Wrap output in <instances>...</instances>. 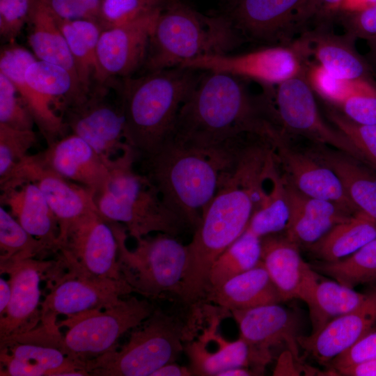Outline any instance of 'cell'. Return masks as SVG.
I'll return each instance as SVG.
<instances>
[{
	"mask_svg": "<svg viewBox=\"0 0 376 376\" xmlns=\"http://www.w3.org/2000/svg\"><path fill=\"white\" fill-rule=\"evenodd\" d=\"M39 240L28 233L8 212L0 205V262L37 258L49 252Z\"/></svg>",
	"mask_w": 376,
	"mask_h": 376,
	"instance_id": "cell-41",
	"label": "cell"
},
{
	"mask_svg": "<svg viewBox=\"0 0 376 376\" xmlns=\"http://www.w3.org/2000/svg\"><path fill=\"white\" fill-rule=\"evenodd\" d=\"M376 238V224L361 212L334 226L308 249L320 261L344 258Z\"/></svg>",
	"mask_w": 376,
	"mask_h": 376,
	"instance_id": "cell-35",
	"label": "cell"
},
{
	"mask_svg": "<svg viewBox=\"0 0 376 376\" xmlns=\"http://www.w3.org/2000/svg\"><path fill=\"white\" fill-rule=\"evenodd\" d=\"M54 17L72 56L80 88L88 96L91 92L92 81H97L98 78L97 47L102 29L93 21Z\"/></svg>",
	"mask_w": 376,
	"mask_h": 376,
	"instance_id": "cell-34",
	"label": "cell"
},
{
	"mask_svg": "<svg viewBox=\"0 0 376 376\" xmlns=\"http://www.w3.org/2000/svg\"><path fill=\"white\" fill-rule=\"evenodd\" d=\"M162 10L102 30L97 47V81L103 84L112 77H132L143 67L150 36Z\"/></svg>",
	"mask_w": 376,
	"mask_h": 376,
	"instance_id": "cell-18",
	"label": "cell"
},
{
	"mask_svg": "<svg viewBox=\"0 0 376 376\" xmlns=\"http://www.w3.org/2000/svg\"><path fill=\"white\" fill-rule=\"evenodd\" d=\"M57 261L31 258L0 262L1 274H7L11 298L0 317V342L36 328L41 320L40 282Z\"/></svg>",
	"mask_w": 376,
	"mask_h": 376,
	"instance_id": "cell-14",
	"label": "cell"
},
{
	"mask_svg": "<svg viewBox=\"0 0 376 376\" xmlns=\"http://www.w3.org/2000/svg\"><path fill=\"white\" fill-rule=\"evenodd\" d=\"M56 17L66 20L87 19L99 24L101 0H42Z\"/></svg>",
	"mask_w": 376,
	"mask_h": 376,
	"instance_id": "cell-48",
	"label": "cell"
},
{
	"mask_svg": "<svg viewBox=\"0 0 376 376\" xmlns=\"http://www.w3.org/2000/svg\"><path fill=\"white\" fill-rule=\"evenodd\" d=\"M36 60L29 50L12 42L1 50L0 72L15 85L48 146L66 135L68 128L63 116L52 109V103L54 102L33 89L26 81V69Z\"/></svg>",
	"mask_w": 376,
	"mask_h": 376,
	"instance_id": "cell-25",
	"label": "cell"
},
{
	"mask_svg": "<svg viewBox=\"0 0 376 376\" xmlns=\"http://www.w3.org/2000/svg\"><path fill=\"white\" fill-rule=\"evenodd\" d=\"M317 272L351 288L376 281V238L351 255L332 262L310 264Z\"/></svg>",
	"mask_w": 376,
	"mask_h": 376,
	"instance_id": "cell-39",
	"label": "cell"
},
{
	"mask_svg": "<svg viewBox=\"0 0 376 376\" xmlns=\"http://www.w3.org/2000/svg\"><path fill=\"white\" fill-rule=\"evenodd\" d=\"M304 0H230L224 14L245 42H293L295 17Z\"/></svg>",
	"mask_w": 376,
	"mask_h": 376,
	"instance_id": "cell-16",
	"label": "cell"
},
{
	"mask_svg": "<svg viewBox=\"0 0 376 376\" xmlns=\"http://www.w3.org/2000/svg\"><path fill=\"white\" fill-rule=\"evenodd\" d=\"M343 1L304 0L295 17L297 34L317 28L332 29Z\"/></svg>",
	"mask_w": 376,
	"mask_h": 376,
	"instance_id": "cell-46",
	"label": "cell"
},
{
	"mask_svg": "<svg viewBox=\"0 0 376 376\" xmlns=\"http://www.w3.org/2000/svg\"><path fill=\"white\" fill-rule=\"evenodd\" d=\"M260 261L283 301L301 299L315 271L302 258L299 246L278 233L261 238Z\"/></svg>",
	"mask_w": 376,
	"mask_h": 376,
	"instance_id": "cell-28",
	"label": "cell"
},
{
	"mask_svg": "<svg viewBox=\"0 0 376 376\" xmlns=\"http://www.w3.org/2000/svg\"><path fill=\"white\" fill-rule=\"evenodd\" d=\"M217 348L209 350L198 338L185 345L193 375L218 376L222 371L237 367L247 368L252 363L251 351L241 338L228 341L217 332Z\"/></svg>",
	"mask_w": 376,
	"mask_h": 376,
	"instance_id": "cell-36",
	"label": "cell"
},
{
	"mask_svg": "<svg viewBox=\"0 0 376 376\" xmlns=\"http://www.w3.org/2000/svg\"><path fill=\"white\" fill-rule=\"evenodd\" d=\"M1 376H47L40 367L0 351Z\"/></svg>",
	"mask_w": 376,
	"mask_h": 376,
	"instance_id": "cell-52",
	"label": "cell"
},
{
	"mask_svg": "<svg viewBox=\"0 0 376 376\" xmlns=\"http://www.w3.org/2000/svg\"><path fill=\"white\" fill-rule=\"evenodd\" d=\"M104 91L103 88H97L83 102L65 109L63 120L72 134L84 140L108 162L129 145L120 107L106 101Z\"/></svg>",
	"mask_w": 376,
	"mask_h": 376,
	"instance_id": "cell-17",
	"label": "cell"
},
{
	"mask_svg": "<svg viewBox=\"0 0 376 376\" xmlns=\"http://www.w3.org/2000/svg\"><path fill=\"white\" fill-rule=\"evenodd\" d=\"M205 300L228 312L283 301L261 261L251 269L210 290Z\"/></svg>",
	"mask_w": 376,
	"mask_h": 376,
	"instance_id": "cell-30",
	"label": "cell"
},
{
	"mask_svg": "<svg viewBox=\"0 0 376 376\" xmlns=\"http://www.w3.org/2000/svg\"><path fill=\"white\" fill-rule=\"evenodd\" d=\"M11 298V287L8 280L0 277V317L3 316Z\"/></svg>",
	"mask_w": 376,
	"mask_h": 376,
	"instance_id": "cell-55",
	"label": "cell"
},
{
	"mask_svg": "<svg viewBox=\"0 0 376 376\" xmlns=\"http://www.w3.org/2000/svg\"><path fill=\"white\" fill-rule=\"evenodd\" d=\"M0 203L31 235L58 253L59 225L45 196L33 183L10 180L0 185Z\"/></svg>",
	"mask_w": 376,
	"mask_h": 376,
	"instance_id": "cell-24",
	"label": "cell"
},
{
	"mask_svg": "<svg viewBox=\"0 0 376 376\" xmlns=\"http://www.w3.org/2000/svg\"><path fill=\"white\" fill-rule=\"evenodd\" d=\"M136 157L128 146L108 162L107 182L94 196L97 210L106 219L123 225L136 240L154 232L176 236L186 226L165 205L151 179L134 170Z\"/></svg>",
	"mask_w": 376,
	"mask_h": 376,
	"instance_id": "cell-6",
	"label": "cell"
},
{
	"mask_svg": "<svg viewBox=\"0 0 376 376\" xmlns=\"http://www.w3.org/2000/svg\"><path fill=\"white\" fill-rule=\"evenodd\" d=\"M167 0H101L99 25L115 27L162 10Z\"/></svg>",
	"mask_w": 376,
	"mask_h": 376,
	"instance_id": "cell-44",
	"label": "cell"
},
{
	"mask_svg": "<svg viewBox=\"0 0 376 376\" xmlns=\"http://www.w3.org/2000/svg\"><path fill=\"white\" fill-rule=\"evenodd\" d=\"M256 375L245 367H237L225 370L220 373L218 376H249Z\"/></svg>",
	"mask_w": 376,
	"mask_h": 376,
	"instance_id": "cell-57",
	"label": "cell"
},
{
	"mask_svg": "<svg viewBox=\"0 0 376 376\" xmlns=\"http://www.w3.org/2000/svg\"><path fill=\"white\" fill-rule=\"evenodd\" d=\"M335 108L354 123L376 125V93L352 95Z\"/></svg>",
	"mask_w": 376,
	"mask_h": 376,
	"instance_id": "cell-50",
	"label": "cell"
},
{
	"mask_svg": "<svg viewBox=\"0 0 376 376\" xmlns=\"http://www.w3.org/2000/svg\"><path fill=\"white\" fill-rule=\"evenodd\" d=\"M24 76L33 89L54 103L63 97V111L87 98L81 94L70 73L58 65L38 59L27 67Z\"/></svg>",
	"mask_w": 376,
	"mask_h": 376,
	"instance_id": "cell-38",
	"label": "cell"
},
{
	"mask_svg": "<svg viewBox=\"0 0 376 376\" xmlns=\"http://www.w3.org/2000/svg\"><path fill=\"white\" fill-rule=\"evenodd\" d=\"M285 180L290 217L283 235L299 247L308 249L353 214L332 201L306 195Z\"/></svg>",
	"mask_w": 376,
	"mask_h": 376,
	"instance_id": "cell-26",
	"label": "cell"
},
{
	"mask_svg": "<svg viewBox=\"0 0 376 376\" xmlns=\"http://www.w3.org/2000/svg\"><path fill=\"white\" fill-rule=\"evenodd\" d=\"M368 44L370 47V60L376 65V37L368 41Z\"/></svg>",
	"mask_w": 376,
	"mask_h": 376,
	"instance_id": "cell-58",
	"label": "cell"
},
{
	"mask_svg": "<svg viewBox=\"0 0 376 376\" xmlns=\"http://www.w3.org/2000/svg\"><path fill=\"white\" fill-rule=\"evenodd\" d=\"M249 346L252 363L260 370L270 361L271 349L283 343L296 354V322L289 311L279 304L259 306L230 312Z\"/></svg>",
	"mask_w": 376,
	"mask_h": 376,
	"instance_id": "cell-20",
	"label": "cell"
},
{
	"mask_svg": "<svg viewBox=\"0 0 376 376\" xmlns=\"http://www.w3.org/2000/svg\"><path fill=\"white\" fill-rule=\"evenodd\" d=\"M0 123L10 127L33 130V118L13 83L0 72Z\"/></svg>",
	"mask_w": 376,
	"mask_h": 376,
	"instance_id": "cell-45",
	"label": "cell"
},
{
	"mask_svg": "<svg viewBox=\"0 0 376 376\" xmlns=\"http://www.w3.org/2000/svg\"><path fill=\"white\" fill-rule=\"evenodd\" d=\"M32 0H0V34L9 42L13 40L27 22Z\"/></svg>",
	"mask_w": 376,
	"mask_h": 376,
	"instance_id": "cell-47",
	"label": "cell"
},
{
	"mask_svg": "<svg viewBox=\"0 0 376 376\" xmlns=\"http://www.w3.org/2000/svg\"><path fill=\"white\" fill-rule=\"evenodd\" d=\"M198 71L175 67L124 78L120 107L125 141L138 156L148 157L169 137L182 105L199 81Z\"/></svg>",
	"mask_w": 376,
	"mask_h": 376,
	"instance_id": "cell-4",
	"label": "cell"
},
{
	"mask_svg": "<svg viewBox=\"0 0 376 376\" xmlns=\"http://www.w3.org/2000/svg\"><path fill=\"white\" fill-rule=\"evenodd\" d=\"M111 222L118 242L120 274L133 292L150 299H180L188 259L187 245L175 236L158 233L136 240V246L130 250L125 227Z\"/></svg>",
	"mask_w": 376,
	"mask_h": 376,
	"instance_id": "cell-8",
	"label": "cell"
},
{
	"mask_svg": "<svg viewBox=\"0 0 376 376\" xmlns=\"http://www.w3.org/2000/svg\"><path fill=\"white\" fill-rule=\"evenodd\" d=\"M260 256L261 238L245 230L212 263L208 274L206 294L230 278L256 266L260 261Z\"/></svg>",
	"mask_w": 376,
	"mask_h": 376,
	"instance_id": "cell-37",
	"label": "cell"
},
{
	"mask_svg": "<svg viewBox=\"0 0 376 376\" xmlns=\"http://www.w3.org/2000/svg\"><path fill=\"white\" fill-rule=\"evenodd\" d=\"M305 75L313 91L334 107L352 95L376 93L375 81L338 77L317 63H306Z\"/></svg>",
	"mask_w": 376,
	"mask_h": 376,
	"instance_id": "cell-40",
	"label": "cell"
},
{
	"mask_svg": "<svg viewBox=\"0 0 376 376\" xmlns=\"http://www.w3.org/2000/svg\"><path fill=\"white\" fill-rule=\"evenodd\" d=\"M326 114L334 126L353 144L359 160L376 171V125L354 123L329 104Z\"/></svg>",
	"mask_w": 376,
	"mask_h": 376,
	"instance_id": "cell-42",
	"label": "cell"
},
{
	"mask_svg": "<svg viewBox=\"0 0 376 376\" xmlns=\"http://www.w3.org/2000/svg\"><path fill=\"white\" fill-rule=\"evenodd\" d=\"M147 299L133 296L102 310L66 318L58 326L66 327L63 347L73 359L86 363L117 347L120 338L141 323L155 310Z\"/></svg>",
	"mask_w": 376,
	"mask_h": 376,
	"instance_id": "cell-9",
	"label": "cell"
},
{
	"mask_svg": "<svg viewBox=\"0 0 376 376\" xmlns=\"http://www.w3.org/2000/svg\"><path fill=\"white\" fill-rule=\"evenodd\" d=\"M336 21L345 31V34L354 39L369 41L376 37V4L358 11L340 12Z\"/></svg>",
	"mask_w": 376,
	"mask_h": 376,
	"instance_id": "cell-49",
	"label": "cell"
},
{
	"mask_svg": "<svg viewBox=\"0 0 376 376\" xmlns=\"http://www.w3.org/2000/svg\"><path fill=\"white\" fill-rule=\"evenodd\" d=\"M49 284V291L42 301L40 324L52 330H59L58 315L70 318L102 310L134 292L123 279L86 277L68 272Z\"/></svg>",
	"mask_w": 376,
	"mask_h": 376,
	"instance_id": "cell-13",
	"label": "cell"
},
{
	"mask_svg": "<svg viewBox=\"0 0 376 376\" xmlns=\"http://www.w3.org/2000/svg\"><path fill=\"white\" fill-rule=\"evenodd\" d=\"M276 160L286 180L309 196L332 201L351 213L357 212L336 174L311 150L302 151L290 144L281 132L270 143Z\"/></svg>",
	"mask_w": 376,
	"mask_h": 376,
	"instance_id": "cell-19",
	"label": "cell"
},
{
	"mask_svg": "<svg viewBox=\"0 0 376 376\" xmlns=\"http://www.w3.org/2000/svg\"><path fill=\"white\" fill-rule=\"evenodd\" d=\"M202 311L194 306L187 318L159 308L131 331L127 342L86 363L93 376H151L158 368L175 362L183 343L194 339Z\"/></svg>",
	"mask_w": 376,
	"mask_h": 376,
	"instance_id": "cell-7",
	"label": "cell"
},
{
	"mask_svg": "<svg viewBox=\"0 0 376 376\" xmlns=\"http://www.w3.org/2000/svg\"><path fill=\"white\" fill-rule=\"evenodd\" d=\"M310 56L299 38L289 45H269L238 54H207L181 66L200 71L228 73L258 82L271 89L301 73Z\"/></svg>",
	"mask_w": 376,
	"mask_h": 376,
	"instance_id": "cell-10",
	"label": "cell"
},
{
	"mask_svg": "<svg viewBox=\"0 0 376 376\" xmlns=\"http://www.w3.org/2000/svg\"><path fill=\"white\" fill-rule=\"evenodd\" d=\"M243 79L205 71L182 105L168 139L206 150H231L249 135L269 143L282 131L273 98L252 97Z\"/></svg>",
	"mask_w": 376,
	"mask_h": 376,
	"instance_id": "cell-1",
	"label": "cell"
},
{
	"mask_svg": "<svg viewBox=\"0 0 376 376\" xmlns=\"http://www.w3.org/2000/svg\"><path fill=\"white\" fill-rule=\"evenodd\" d=\"M309 55L330 74L349 79L375 81L371 63L356 49V39L330 29H313L299 35Z\"/></svg>",
	"mask_w": 376,
	"mask_h": 376,
	"instance_id": "cell-27",
	"label": "cell"
},
{
	"mask_svg": "<svg viewBox=\"0 0 376 376\" xmlns=\"http://www.w3.org/2000/svg\"><path fill=\"white\" fill-rule=\"evenodd\" d=\"M28 40L38 59L58 65L67 70L77 86L79 85L76 68L68 45L56 19L42 0H32L27 20Z\"/></svg>",
	"mask_w": 376,
	"mask_h": 376,
	"instance_id": "cell-31",
	"label": "cell"
},
{
	"mask_svg": "<svg viewBox=\"0 0 376 376\" xmlns=\"http://www.w3.org/2000/svg\"><path fill=\"white\" fill-rule=\"evenodd\" d=\"M244 42L224 14L204 15L181 0H167L143 67L146 72L180 67L201 56L230 54Z\"/></svg>",
	"mask_w": 376,
	"mask_h": 376,
	"instance_id": "cell-5",
	"label": "cell"
},
{
	"mask_svg": "<svg viewBox=\"0 0 376 376\" xmlns=\"http://www.w3.org/2000/svg\"><path fill=\"white\" fill-rule=\"evenodd\" d=\"M36 142L33 130H21L0 123V184L6 180Z\"/></svg>",
	"mask_w": 376,
	"mask_h": 376,
	"instance_id": "cell-43",
	"label": "cell"
},
{
	"mask_svg": "<svg viewBox=\"0 0 376 376\" xmlns=\"http://www.w3.org/2000/svg\"><path fill=\"white\" fill-rule=\"evenodd\" d=\"M193 375L190 368L181 366L175 362L169 363L156 370L151 376H189Z\"/></svg>",
	"mask_w": 376,
	"mask_h": 376,
	"instance_id": "cell-54",
	"label": "cell"
},
{
	"mask_svg": "<svg viewBox=\"0 0 376 376\" xmlns=\"http://www.w3.org/2000/svg\"><path fill=\"white\" fill-rule=\"evenodd\" d=\"M263 167L260 155L246 152L223 174L217 194L187 245L180 299L186 305L199 306L204 300L212 263L246 229L263 182Z\"/></svg>",
	"mask_w": 376,
	"mask_h": 376,
	"instance_id": "cell-2",
	"label": "cell"
},
{
	"mask_svg": "<svg viewBox=\"0 0 376 376\" xmlns=\"http://www.w3.org/2000/svg\"><path fill=\"white\" fill-rule=\"evenodd\" d=\"M58 260L68 272L93 278L122 279L118 242L110 221L97 210L74 222L60 241Z\"/></svg>",
	"mask_w": 376,
	"mask_h": 376,
	"instance_id": "cell-11",
	"label": "cell"
},
{
	"mask_svg": "<svg viewBox=\"0 0 376 376\" xmlns=\"http://www.w3.org/2000/svg\"><path fill=\"white\" fill-rule=\"evenodd\" d=\"M42 162L65 178L95 194L109 175L108 162L79 136L70 133L38 153Z\"/></svg>",
	"mask_w": 376,
	"mask_h": 376,
	"instance_id": "cell-23",
	"label": "cell"
},
{
	"mask_svg": "<svg viewBox=\"0 0 376 376\" xmlns=\"http://www.w3.org/2000/svg\"><path fill=\"white\" fill-rule=\"evenodd\" d=\"M345 376H376V359L361 361L334 370Z\"/></svg>",
	"mask_w": 376,
	"mask_h": 376,
	"instance_id": "cell-53",
	"label": "cell"
},
{
	"mask_svg": "<svg viewBox=\"0 0 376 376\" xmlns=\"http://www.w3.org/2000/svg\"><path fill=\"white\" fill-rule=\"evenodd\" d=\"M376 359V330H372L353 345L332 359L329 363L333 370Z\"/></svg>",
	"mask_w": 376,
	"mask_h": 376,
	"instance_id": "cell-51",
	"label": "cell"
},
{
	"mask_svg": "<svg viewBox=\"0 0 376 376\" xmlns=\"http://www.w3.org/2000/svg\"><path fill=\"white\" fill-rule=\"evenodd\" d=\"M240 151L201 149L167 139L143 159L165 205L194 231Z\"/></svg>",
	"mask_w": 376,
	"mask_h": 376,
	"instance_id": "cell-3",
	"label": "cell"
},
{
	"mask_svg": "<svg viewBox=\"0 0 376 376\" xmlns=\"http://www.w3.org/2000/svg\"><path fill=\"white\" fill-rule=\"evenodd\" d=\"M265 174L270 188L266 190L263 181L246 229L260 238L283 232L290 217L285 177L278 171V163L272 149L266 160Z\"/></svg>",
	"mask_w": 376,
	"mask_h": 376,
	"instance_id": "cell-32",
	"label": "cell"
},
{
	"mask_svg": "<svg viewBox=\"0 0 376 376\" xmlns=\"http://www.w3.org/2000/svg\"><path fill=\"white\" fill-rule=\"evenodd\" d=\"M366 295L335 280L322 279L318 274L301 299L308 307L311 334L318 333L331 320L358 307Z\"/></svg>",
	"mask_w": 376,
	"mask_h": 376,
	"instance_id": "cell-33",
	"label": "cell"
},
{
	"mask_svg": "<svg viewBox=\"0 0 376 376\" xmlns=\"http://www.w3.org/2000/svg\"><path fill=\"white\" fill-rule=\"evenodd\" d=\"M10 180L29 181L38 187L57 218L59 242L74 222L97 210L93 192L50 169L38 153L28 154L2 184Z\"/></svg>",
	"mask_w": 376,
	"mask_h": 376,
	"instance_id": "cell-15",
	"label": "cell"
},
{
	"mask_svg": "<svg viewBox=\"0 0 376 376\" xmlns=\"http://www.w3.org/2000/svg\"><path fill=\"white\" fill-rule=\"evenodd\" d=\"M311 151L339 178L355 208L376 224V171L338 149L314 143Z\"/></svg>",
	"mask_w": 376,
	"mask_h": 376,
	"instance_id": "cell-29",
	"label": "cell"
},
{
	"mask_svg": "<svg viewBox=\"0 0 376 376\" xmlns=\"http://www.w3.org/2000/svg\"><path fill=\"white\" fill-rule=\"evenodd\" d=\"M273 100L279 122L285 134L338 149L359 160L356 148L345 135L322 118L305 69L277 85Z\"/></svg>",
	"mask_w": 376,
	"mask_h": 376,
	"instance_id": "cell-12",
	"label": "cell"
},
{
	"mask_svg": "<svg viewBox=\"0 0 376 376\" xmlns=\"http://www.w3.org/2000/svg\"><path fill=\"white\" fill-rule=\"evenodd\" d=\"M0 351L40 367L47 376L89 375L86 365L65 351L60 330L41 324L0 342Z\"/></svg>",
	"mask_w": 376,
	"mask_h": 376,
	"instance_id": "cell-22",
	"label": "cell"
},
{
	"mask_svg": "<svg viewBox=\"0 0 376 376\" xmlns=\"http://www.w3.org/2000/svg\"><path fill=\"white\" fill-rule=\"evenodd\" d=\"M376 4V0H343L340 8L342 11H358Z\"/></svg>",
	"mask_w": 376,
	"mask_h": 376,
	"instance_id": "cell-56",
	"label": "cell"
},
{
	"mask_svg": "<svg viewBox=\"0 0 376 376\" xmlns=\"http://www.w3.org/2000/svg\"><path fill=\"white\" fill-rule=\"evenodd\" d=\"M376 325V288L356 308L328 323L321 331L297 336V343L320 362L329 363L373 330Z\"/></svg>",
	"mask_w": 376,
	"mask_h": 376,
	"instance_id": "cell-21",
	"label": "cell"
}]
</instances>
